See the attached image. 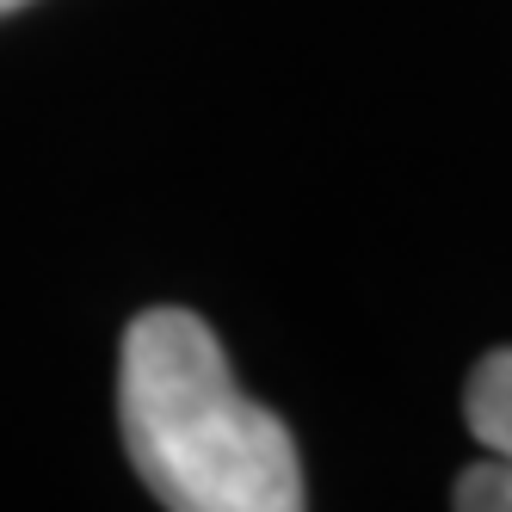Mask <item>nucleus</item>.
<instances>
[{"label": "nucleus", "instance_id": "nucleus-1", "mask_svg": "<svg viewBox=\"0 0 512 512\" xmlns=\"http://www.w3.org/2000/svg\"><path fill=\"white\" fill-rule=\"evenodd\" d=\"M124 451L173 512H297L303 469L290 426L247 401L216 334L192 309H149L118 364Z\"/></svg>", "mask_w": 512, "mask_h": 512}, {"label": "nucleus", "instance_id": "nucleus-2", "mask_svg": "<svg viewBox=\"0 0 512 512\" xmlns=\"http://www.w3.org/2000/svg\"><path fill=\"white\" fill-rule=\"evenodd\" d=\"M463 414H469V432L482 438L494 457L512 463V346H500V352H488L482 364H475Z\"/></svg>", "mask_w": 512, "mask_h": 512}, {"label": "nucleus", "instance_id": "nucleus-3", "mask_svg": "<svg viewBox=\"0 0 512 512\" xmlns=\"http://www.w3.org/2000/svg\"><path fill=\"white\" fill-rule=\"evenodd\" d=\"M451 500H457L463 512H512V463L488 451V463H475V469L457 475Z\"/></svg>", "mask_w": 512, "mask_h": 512}, {"label": "nucleus", "instance_id": "nucleus-4", "mask_svg": "<svg viewBox=\"0 0 512 512\" xmlns=\"http://www.w3.org/2000/svg\"><path fill=\"white\" fill-rule=\"evenodd\" d=\"M13 7H25V0H0V13H13Z\"/></svg>", "mask_w": 512, "mask_h": 512}]
</instances>
